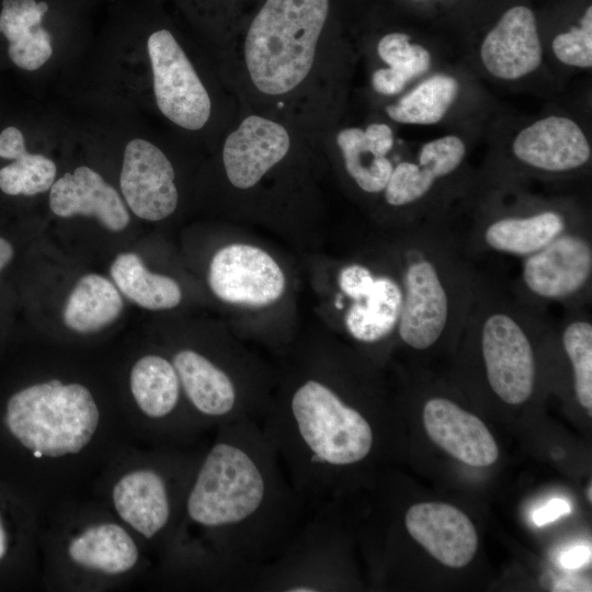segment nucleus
Listing matches in <instances>:
<instances>
[{"instance_id":"9b49d317","label":"nucleus","mask_w":592,"mask_h":592,"mask_svg":"<svg viewBox=\"0 0 592 592\" xmlns=\"http://www.w3.org/2000/svg\"><path fill=\"white\" fill-rule=\"evenodd\" d=\"M285 127L259 115L246 117L226 138L223 161L230 183L238 189L254 186L288 152Z\"/></svg>"},{"instance_id":"c85d7f7f","label":"nucleus","mask_w":592,"mask_h":592,"mask_svg":"<svg viewBox=\"0 0 592 592\" xmlns=\"http://www.w3.org/2000/svg\"><path fill=\"white\" fill-rule=\"evenodd\" d=\"M382 60L406 76L409 81L423 75L431 65L430 53L419 44H411L407 34L395 32L383 36L377 45Z\"/></svg>"},{"instance_id":"393cba45","label":"nucleus","mask_w":592,"mask_h":592,"mask_svg":"<svg viewBox=\"0 0 592 592\" xmlns=\"http://www.w3.org/2000/svg\"><path fill=\"white\" fill-rule=\"evenodd\" d=\"M180 380L172 363L159 355L139 358L130 372V390L140 410L152 419L171 414L180 399Z\"/></svg>"},{"instance_id":"aec40b11","label":"nucleus","mask_w":592,"mask_h":592,"mask_svg":"<svg viewBox=\"0 0 592 592\" xmlns=\"http://www.w3.org/2000/svg\"><path fill=\"white\" fill-rule=\"evenodd\" d=\"M565 231L567 223L562 214L549 209L494 219L486 226L482 240L493 251L526 258Z\"/></svg>"},{"instance_id":"f03ea898","label":"nucleus","mask_w":592,"mask_h":592,"mask_svg":"<svg viewBox=\"0 0 592 592\" xmlns=\"http://www.w3.org/2000/svg\"><path fill=\"white\" fill-rule=\"evenodd\" d=\"M329 12V0H266L251 22L244 61L255 88L292 91L308 76Z\"/></svg>"},{"instance_id":"5701e85b","label":"nucleus","mask_w":592,"mask_h":592,"mask_svg":"<svg viewBox=\"0 0 592 592\" xmlns=\"http://www.w3.org/2000/svg\"><path fill=\"white\" fill-rule=\"evenodd\" d=\"M123 299L117 288L98 274L82 276L64 308L65 325L77 332L98 331L118 318Z\"/></svg>"},{"instance_id":"2eb2a0df","label":"nucleus","mask_w":592,"mask_h":592,"mask_svg":"<svg viewBox=\"0 0 592 592\" xmlns=\"http://www.w3.org/2000/svg\"><path fill=\"white\" fill-rule=\"evenodd\" d=\"M512 148L522 162L551 172L580 168L591 157L582 129L562 116H548L525 127L515 137Z\"/></svg>"},{"instance_id":"c9c22d12","label":"nucleus","mask_w":592,"mask_h":592,"mask_svg":"<svg viewBox=\"0 0 592 592\" xmlns=\"http://www.w3.org/2000/svg\"><path fill=\"white\" fill-rule=\"evenodd\" d=\"M555 591H590V584L577 579H566L555 585Z\"/></svg>"},{"instance_id":"dca6fc26","label":"nucleus","mask_w":592,"mask_h":592,"mask_svg":"<svg viewBox=\"0 0 592 592\" xmlns=\"http://www.w3.org/2000/svg\"><path fill=\"white\" fill-rule=\"evenodd\" d=\"M49 206L59 217H95L112 231L125 229L130 220L117 191L87 166H80L54 182L49 190Z\"/></svg>"},{"instance_id":"b1692460","label":"nucleus","mask_w":592,"mask_h":592,"mask_svg":"<svg viewBox=\"0 0 592 592\" xmlns=\"http://www.w3.org/2000/svg\"><path fill=\"white\" fill-rule=\"evenodd\" d=\"M110 272L121 293L140 307L171 309L181 301L179 284L169 276L149 272L135 253L118 254Z\"/></svg>"},{"instance_id":"4be33fe9","label":"nucleus","mask_w":592,"mask_h":592,"mask_svg":"<svg viewBox=\"0 0 592 592\" xmlns=\"http://www.w3.org/2000/svg\"><path fill=\"white\" fill-rule=\"evenodd\" d=\"M68 554L76 563L107 574L128 571L138 558L133 538L113 523L86 528L70 542Z\"/></svg>"},{"instance_id":"f3484780","label":"nucleus","mask_w":592,"mask_h":592,"mask_svg":"<svg viewBox=\"0 0 592 592\" xmlns=\"http://www.w3.org/2000/svg\"><path fill=\"white\" fill-rule=\"evenodd\" d=\"M113 502L119 516L146 538L160 532L171 517L166 481L151 469L123 476L114 486Z\"/></svg>"},{"instance_id":"2f4dec72","label":"nucleus","mask_w":592,"mask_h":592,"mask_svg":"<svg viewBox=\"0 0 592 592\" xmlns=\"http://www.w3.org/2000/svg\"><path fill=\"white\" fill-rule=\"evenodd\" d=\"M408 82L406 76L390 67L376 70L372 77L374 90L384 95L399 93Z\"/></svg>"},{"instance_id":"cd10ccee","label":"nucleus","mask_w":592,"mask_h":592,"mask_svg":"<svg viewBox=\"0 0 592 592\" xmlns=\"http://www.w3.org/2000/svg\"><path fill=\"white\" fill-rule=\"evenodd\" d=\"M562 345L571 362L579 403L592 414V323L571 320L562 332Z\"/></svg>"},{"instance_id":"f8f14e48","label":"nucleus","mask_w":592,"mask_h":592,"mask_svg":"<svg viewBox=\"0 0 592 592\" xmlns=\"http://www.w3.org/2000/svg\"><path fill=\"white\" fill-rule=\"evenodd\" d=\"M405 525L417 543L447 567H465L476 554L478 536L473 522L451 504H413L406 512Z\"/></svg>"},{"instance_id":"6e6552de","label":"nucleus","mask_w":592,"mask_h":592,"mask_svg":"<svg viewBox=\"0 0 592 592\" xmlns=\"http://www.w3.org/2000/svg\"><path fill=\"white\" fill-rule=\"evenodd\" d=\"M119 186L130 210L143 219L161 220L177 208L179 195L173 167L167 156L146 139L134 138L126 144Z\"/></svg>"},{"instance_id":"473e14b6","label":"nucleus","mask_w":592,"mask_h":592,"mask_svg":"<svg viewBox=\"0 0 592 592\" xmlns=\"http://www.w3.org/2000/svg\"><path fill=\"white\" fill-rule=\"evenodd\" d=\"M25 150L24 137L19 128L9 126L0 133L1 158L13 160Z\"/></svg>"},{"instance_id":"39448f33","label":"nucleus","mask_w":592,"mask_h":592,"mask_svg":"<svg viewBox=\"0 0 592 592\" xmlns=\"http://www.w3.org/2000/svg\"><path fill=\"white\" fill-rule=\"evenodd\" d=\"M488 383L504 402L520 405L533 394L535 355L524 321L512 310L492 307L479 318Z\"/></svg>"},{"instance_id":"1a4fd4ad","label":"nucleus","mask_w":592,"mask_h":592,"mask_svg":"<svg viewBox=\"0 0 592 592\" xmlns=\"http://www.w3.org/2000/svg\"><path fill=\"white\" fill-rule=\"evenodd\" d=\"M592 273V247L579 232L565 231L539 251L526 257L522 278L535 296L561 300L578 295Z\"/></svg>"},{"instance_id":"f257e3e1","label":"nucleus","mask_w":592,"mask_h":592,"mask_svg":"<svg viewBox=\"0 0 592 592\" xmlns=\"http://www.w3.org/2000/svg\"><path fill=\"white\" fill-rule=\"evenodd\" d=\"M189 519L218 537L221 570L232 590L251 588L292 542L309 510L291 483L261 424H220L187 493Z\"/></svg>"},{"instance_id":"4c0bfd02","label":"nucleus","mask_w":592,"mask_h":592,"mask_svg":"<svg viewBox=\"0 0 592 592\" xmlns=\"http://www.w3.org/2000/svg\"><path fill=\"white\" fill-rule=\"evenodd\" d=\"M7 550V539H5V533L0 520V559L4 556Z\"/></svg>"},{"instance_id":"20e7f679","label":"nucleus","mask_w":592,"mask_h":592,"mask_svg":"<svg viewBox=\"0 0 592 592\" xmlns=\"http://www.w3.org/2000/svg\"><path fill=\"white\" fill-rule=\"evenodd\" d=\"M444 257L419 246L403 271L402 306L397 331L405 344L426 350L439 341L456 315V287Z\"/></svg>"},{"instance_id":"6ab92c4d","label":"nucleus","mask_w":592,"mask_h":592,"mask_svg":"<svg viewBox=\"0 0 592 592\" xmlns=\"http://www.w3.org/2000/svg\"><path fill=\"white\" fill-rule=\"evenodd\" d=\"M48 11L45 1L3 0L0 12V33L9 42L8 55L21 69L34 71L53 55L52 36L42 26Z\"/></svg>"},{"instance_id":"bb28decb","label":"nucleus","mask_w":592,"mask_h":592,"mask_svg":"<svg viewBox=\"0 0 592 592\" xmlns=\"http://www.w3.org/2000/svg\"><path fill=\"white\" fill-rule=\"evenodd\" d=\"M14 161L0 169V190L8 195L44 193L55 182V162L41 153H20Z\"/></svg>"},{"instance_id":"58836bf2","label":"nucleus","mask_w":592,"mask_h":592,"mask_svg":"<svg viewBox=\"0 0 592 592\" xmlns=\"http://www.w3.org/2000/svg\"><path fill=\"white\" fill-rule=\"evenodd\" d=\"M587 498H588L589 502H592V488H591V483L589 485V488L587 489Z\"/></svg>"},{"instance_id":"4468645a","label":"nucleus","mask_w":592,"mask_h":592,"mask_svg":"<svg viewBox=\"0 0 592 592\" xmlns=\"http://www.w3.org/2000/svg\"><path fill=\"white\" fill-rule=\"evenodd\" d=\"M430 439L469 466H490L499 457L498 444L485 423L446 398H432L423 408Z\"/></svg>"},{"instance_id":"7ed1b4c3","label":"nucleus","mask_w":592,"mask_h":592,"mask_svg":"<svg viewBox=\"0 0 592 592\" xmlns=\"http://www.w3.org/2000/svg\"><path fill=\"white\" fill-rule=\"evenodd\" d=\"M100 413L89 389L53 379L14 394L5 424L32 452L58 457L80 452L92 439Z\"/></svg>"},{"instance_id":"0eeeda50","label":"nucleus","mask_w":592,"mask_h":592,"mask_svg":"<svg viewBox=\"0 0 592 592\" xmlns=\"http://www.w3.org/2000/svg\"><path fill=\"white\" fill-rule=\"evenodd\" d=\"M208 284L223 301L263 307L281 298L285 289V275L264 250L234 243L221 248L213 257Z\"/></svg>"},{"instance_id":"ddd939ff","label":"nucleus","mask_w":592,"mask_h":592,"mask_svg":"<svg viewBox=\"0 0 592 592\" xmlns=\"http://www.w3.org/2000/svg\"><path fill=\"white\" fill-rule=\"evenodd\" d=\"M480 55L486 69L500 79H519L537 69L543 49L533 11L524 5L509 9L485 37Z\"/></svg>"},{"instance_id":"c756f323","label":"nucleus","mask_w":592,"mask_h":592,"mask_svg":"<svg viewBox=\"0 0 592 592\" xmlns=\"http://www.w3.org/2000/svg\"><path fill=\"white\" fill-rule=\"evenodd\" d=\"M556 57L566 65L590 68L592 66V7L590 5L580 26L557 35L551 44Z\"/></svg>"},{"instance_id":"f704fd0d","label":"nucleus","mask_w":592,"mask_h":592,"mask_svg":"<svg viewBox=\"0 0 592 592\" xmlns=\"http://www.w3.org/2000/svg\"><path fill=\"white\" fill-rule=\"evenodd\" d=\"M590 558V547L574 546L560 555L559 562L562 568L568 570H574L587 563Z\"/></svg>"},{"instance_id":"a878e982","label":"nucleus","mask_w":592,"mask_h":592,"mask_svg":"<svg viewBox=\"0 0 592 592\" xmlns=\"http://www.w3.org/2000/svg\"><path fill=\"white\" fill-rule=\"evenodd\" d=\"M457 93L456 79L435 75L417 86L396 104L388 105L386 112L390 118L402 124H435L447 113Z\"/></svg>"},{"instance_id":"423d86ee","label":"nucleus","mask_w":592,"mask_h":592,"mask_svg":"<svg viewBox=\"0 0 592 592\" xmlns=\"http://www.w3.org/2000/svg\"><path fill=\"white\" fill-rule=\"evenodd\" d=\"M147 52L159 111L182 128L201 129L210 116L212 103L181 45L163 29L150 34Z\"/></svg>"},{"instance_id":"412c9836","label":"nucleus","mask_w":592,"mask_h":592,"mask_svg":"<svg viewBox=\"0 0 592 592\" xmlns=\"http://www.w3.org/2000/svg\"><path fill=\"white\" fill-rule=\"evenodd\" d=\"M402 287L389 276H376L373 287L352 300L344 323L350 335L363 343H375L397 329Z\"/></svg>"},{"instance_id":"9d476101","label":"nucleus","mask_w":592,"mask_h":592,"mask_svg":"<svg viewBox=\"0 0 592 592\" xmlns=\"http://www.w3.org/2000/svg\"><path fill=\"white\" fill-rule=\"evenodd\" d=\"M172 365L185 396L201 414L220 424L240 419L258 421L234 377L205 355L182 350L173 356Z\"/></svg>"},{"instance_id":"7c9ffc66","label":"nucleus","mask_w":592,"mask_h":592,"mask_svg":"<svg viewBox=\"0 0 592 592\" xmlns=\"http://www.w3.org/2000/svg\"><path fill=\"white\" fill-rule=\"evenodd\" d=\"M375 280L376 276L368 267L362 264H350L340 271L339 286L345 296L355 300L373 287Z\"/></svg>"},{"instance_id":"72a5a7b5","label":"nucleus","mask_w":592,"mask_h":592,"mask_svg":"<svg viewBox=\"0 0 592 592\" xmlns=\"http://www.w3.org/2000/svg\"><path fill=\"white\" fill-rule=\"evenodd\" d=\"M569 513L571 504L565 499L556 498L535 510L532 519L537 526H543Z\"/></svg>"},{"instance_id":"a211bd4d","label":"nucleus","mask_w":592,"mask_h":592,"mask_svg":"<svg viewBox=\"0 0 592 592\" xmlns=\"http://www.w3.org/2000/svg\"><path fill=\"white\" fill-rule=\"evenodd\" d=\"M344 167L360 189L367 193L384 191L394 166L387 153L394 146L391 128L374 123L365 130L357 127L342 129L337 136Z\"/></svg>"},{"instance_id":"e433bc0d","label":"nucleus","mask_w":592,"mask_h":592,"mask_svg":"<svg viewBox=\"0 0 592 592\" xmlns=\"http://www.w3.org/2000/svg\"><path fill=\"white\" fill-rule=\"evenodd\" d=\"M12 257V246L5 239L0 238V271L10 262Z\"/></svg>"}]
</instances>
